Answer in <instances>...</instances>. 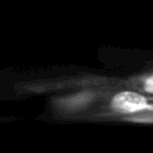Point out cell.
Masks as SVG:
<instances>
[{
    "label": "cell",
    "instance_id": "obj_1",
    "mask_svg": "<svg viewBox=\"0 0 153 153\" xmlns=\"http://www.w3.org/2000/svg\"><path fill=\"white\" fill-rule=\"evenodd\" d=\"M131 88L153 96V68L135 76L131 80Z\"/></svg>",
    "mask_w": 153,
    "mask_h": 153
}]
</instances>
